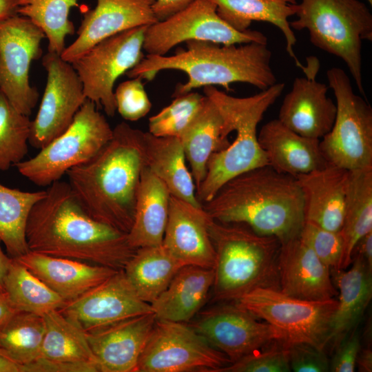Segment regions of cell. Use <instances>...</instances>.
<instances>
[{"label":"cell","mask_w":372,"mask_h":372,"mask_svg":"<svg viewBox=\"0 0 372 372\" xmlns=\"http://www.w3.org/2000/svg\"><path fill=\"white\" fill-rule=\"evenodd\" d=\"M29 251L123 270L136 249L123 233L92 218L68 182L48 187L32 208L25 231Z\"/></svg>","instance_id":"cell-1"},{"label":"cell","mask_w":372,"mask_h":372,"mask_svg":"<svg viewBox=\"0 0 372 372\" xmlns=\"http://www.w3.org/2000/svg\"><path fill=\"white\" fill-rule=\"evenodd\" d=\"M144 134L125 122L90 160L69 169L68 183L94 219L128 234L145 166Z\"/></svg>","instance_id":"cell-2"},{"label":"cell","mask_w":372,"mask_h":372,"mask_svg":"<svg viewBox=\"0 0 372 372\" xmlns=\"http://www.w3.org/2000/svg\"><path fill=\"white\" fill-rule=\"evenodd\" d=\"M201 205L216 221L245 225L281 243L299 237L305 221L303 192L296 177L269 165L229 179Z\"/></svg>","instance_id":"cell-3"},{"label":"cell","mask_w":372,"mask_h":372,"mask_svg":"<svg viewBox=\"0 0 372 372\" xmlns=\"http://www.w3.org/2000/svg\"><path fill=\"white\" fill-rule=\"evenodd\" d=\"M187 49L172 56L147 54L127 72L130 78L151 81L164 70L183 71L188 79L176 87L174 97L209 85L231 90L230 84L245 83L264 90L276 83L267 43L251 42L222 45L209 41H188Z\"/></svg>","instance_id":"cell-4"},{"label":"cell","mask_w":372,"mask_h":372,"mask_svg":"<svg viewBox=\"0 0 372 372\" xmlns=\"http://www.w3.org/2000/svg\"><path fill=\"white\" fill-rule=\"evenodd\" d=\"M285 83H276L247 97H234L215 86L203 87L204 94L218 107L223 118V135L236 132L234 141L213 153L207 163L206 176L196 189L200 203L213 198L229 179L256 167L268 165L265 153L258 141L257 126L268 108L282 94Z\"/></svg>","instance_id":"cell-5"},{"label":"cell","mask_w":372,"mask_h":372,"mask_svg":"<svg viewBox=\"0 0 372 372\" xmlns=\"http://www.w3.org/2000/svg\"><path fill=\"white\" fill-rule=\"evenodd\" d=\"M208 232L215 250L213 300L236 301L257 288L280 290L278 258L281 242L238 223L210 216Z\"/></svg>","instance_id":"cell-6"},{"label":"cell","mask_w":372,"mask_h":372,"mask_svg":"<svg viewBox=\"0 0 372 372\" xmlns=\"http://www.w3.org/2000/svg\"><path fill=\"white\" fill-rule=\"evenodd\" d=\"M292 30H307L316 48L342 60L364 98L362 45L372 41V14L358 0H302Z\"/></svg>","instance_id":"cell-7"},{"label":"cell","mask_w":372,"mask_h":372,"mask_svg":"<svg viewBox=\"0 0 372 372\" xmlns=\"http://www.w3.org/2000/svg\"><path fill=\"white\" fill-rule=\"evenodd\" d=\"M112 136V128L105 117L95 103L87 99L65 132L15 167L32 183L48 187L69 169L93 157Z\"/></svg>","instance_id":"cell-8"},{"label":"cell","mask_w":372,"mask_h":372,"mask_svg":"<svg viewBox=\"0 0 372 372\" xmlns=\"http://www.w3.org/2000/svg\"><path fill=\"white\" fill-rule=\"evenodd\" d=\"M327 76L337 111L331 130L320 141L322 152L329 163L347 170L372 167V108L354 92L344 70L331 68Z\"/></svg>","instance_id":"cell-9"},{"label":"cell","mask_w":372,"mask_h":372,"mask_svg":"<svg viewBox=\"0 0 372 372\" xmlns=\"http://www.w3.org/2000/svg\"><path fill=\"white\" fill-rule=\"evenodd\" d=\"M236 302L257 318L279 329L285 346L307 343L324 350L330 342L331 322L338 301L306 300L285 295L280 290L257 288Z\"/></svg>","instance_id":"cell-10"},{"label":"cell","mask_w":372,"mask_h":372,"mask_svg":"<svg viewBox=\"0 0 372 372\" xmlns=\"http://www.w3.org/2000/svg\"><path fill=\"white\" fill-rule=\"evenodd\" d=\"M147 25L134 28L94 45L72 65L83 86L85 97L101 105L107 115L116 111V81L143 58V41Z\"/></svg>","instance_id":"cell-11"},{"label":"cell","mask_w":372,"mask_h":372,"mask_svg":"<svg viewBox=\"0 0 372 372\" xmlns=\"http://www.w3.org/2000/svg\"><path fill=\"white\" fill-rule=\"evenodd\" d=\"M188 41L226 45L267 43L266 36L259 31H238L230 26L219 17L216 6L210 0H194L167 19L147 26L143 48L147 54L162 56L176 45Z\"/></svg>","instance_id":"cell-12"},{"label":"cell","mask_w":372,"mask_h":372,"mask_svg":"<svg viewBox=\"0 0 372 372\" xmlns=\"http://www.w3.org/2000/svg\"><path fill=\"white\" fill-rule=\"evenodd\" d=\"M231 363L190 326L156 320L135 372H216Z\"/></svg>","instance_id":"cell-13"},{"label":"cell","mask_w":372,"mask_h":372,"mask_svg":"<svg viewBox=\"0 0 372 372\" xmlns=\"http://www.w3.org/2000/svg\"><path fill=\"white\" fill-rule=\"evenodd\" d=\"M44 38L43 31L25 17L16 14L0 21V92L28 116L39 96L30 83V69L42 54Z\"/></svg>","instance_id":"cell-14"},{"label":"cell","mask_w":372,"mask_h":372,"mask_svg":"<svg viewBox=\"0 0 372 372\" xmlns=\"http://www.w3.org/2000/svg\"><path fill=\"white\" fill-rule=\"evenodd\" d=\"M42 65L47 72V81L37 114L31 121L29 137V143L39 149L68 129L87 99L72 63L48 52L42 59Z\"/></svg>","instance_id":"cell-15"},{"label":"cell","mask_w":372,"mask_h":372,"mask_svg":"<svg viewBox=\"0 0 372 372\" xmlns=\"http://www.w3.org/2000/svg\"><path fill=\"white\" fill-rule=\"evenodd\" d=\"M258 319L235 302L205 311L189 326L234 362L275 342H284L279 329Z\"/></svg>","instance_id":"cell-16"},{"label":"cell","mask_w":372,"mask_h":372,"mask_svg":"<svg viewBox=\"0 0 372 372\" xmlns=\"http://www.w3.org/2000/svg\"><path fill=\"white\" fill-rule=\"evenodd\" d=\"M85 331L133 316L153 313L141 300L123 270H118L59 310Z\"/></svg>","instance_id":"cell-17"},{"label":"cell","mask_w":372,"mask_h":372,"mask_svg":"<svg viewBox=\"0 0 372 372\" xmlns=\"http://www.w3.org/2000/svg\"><path fill=\"white\" fill-rule=\"evenodd\" d=\"M319 66L316 57L307 58V65L301 67L306 77L295 79L278 119L301 136L320 140L331 130L337 107L327 96V85L316 81Z\"/></svg>","instance_id":"cell-18"},{"label":"cell","mask_w":372,"mask_h":372,"mask_svg":"<svg viewBox=\"0 0 372 372\" xmlns=\"http://www.w3.org/2000/svg\"><path fill=\"white\" fill-rule=\"evenodd\" d=\"M155 0H96L83 14L77 37L61 57L72 63L100 41L123 31L158 21L152 10Z\"/></svg>","instance_id":"cell-19"},{"label":"cell","mask_w":372,"mask_h":372,"mask_svg":"<svg viewBox=\"0 0 372 372\" xmlns=\"http://www.w3.org/2000/svg\"><path fill=\"white\" fill-rule=\"evenodd\" d=\"M156 321L149 313L86 331L100 372H135Z\"/></svg>","instance_id":"cell-20"},{"label":"cell","mask_w":372,"mask_h":372,"mask_svg":"<svg viewBox=\"0 0 372 372\" xmlns=\"http://www.w3.org/2000/svg\"><path fill=\"white\" fill-rule=\"evenodd\" d=\"M209 218L202 207L171 195L162 245L185 265L214 269L215 250L208 232Z\"/></svg>","instance_id":"cell-21"},{"label":"cell","mask_w":372,"mask_h":372,"mask_svg":"<svg viewBox=\"0 0 372 372\" xmlns=\"http://www.w3.org/2000/svg\"><path fill=\"white\" fill-rule=\"evenodd\" d=\"M280 291L306 300L334 298L331 269L299 237L281 243L278 258Z\"/></svg>","instance_id":"cell-22"},{"label":"cell","mask_w":372,"mask_h":372,"mask_svg":"<svg viewBox=\"0 0 372 372\" xmlns=\"http://www.w3.org/2000/svg\"><path fill=\"white\" fill-rule=\"evenodd\" d=\"M14 259L66 302L77 298L118 271L30 251Z\"/></svg>","instance_id":"cell-23"},{"label":"cell","mask_w":372,"mask_h":372,"mask_svg":"<svg viewBox=\"0 0 372 372\" xmlns=\"http://www.w3.org/2000/svg\"><path fill=\"white\" fill-rule=\"evenodd\" d=\"M268 165L278 172L296 176L325 167L320 139L301 136L278 118L265 123L258 134Z\"/></svg>","instance_id":"cell-24"},{"label":"cell","mask_w":372,"mask_h":372,"mask_svg":"<svg viewBox=\"0 0 372 372\" xmlns=\"http://www.w3.org/2000/svg\"><path fill=\"white\" fill-rule=\"evenodd\" d=\"M348 171L328 163L295 176L303 192L305 220L327 230H341Z\"/></svg>","instance_id":"cell-25"},{"label":"cell","mask_w":372,"mask_h":372,"mask_svg":"<svg viewBox=\"0 0 372 372\" xmlns=\"http://www.w3.org/2000/svg\"><path fill=\"white\" fill-rule=\"evenodd\" d=\"M214 280V269L185 265L151 307L156 320L186 322L205 304Z\"/></svg>","instance_id":"cell-26"},{"label":"cell","mask_w":372,"mask_h":372,"mask_svg":"<svg viewBox=\"0 0 372 372\" xmlns=\"http://www.w3.org/2000/svg\"><path fill=\"white\" fill-rule=\"evenodd\" d=\"M351 264L347 271H331L339 290L331 322L330 342L334 347L358 327L372 298V269L358 254H353Z\"/></svg>","instance_id":"cell-27"},{"label":"cell","mask_w":372,"mask_h":372,"mask_svg":"<svg viewBox=\"0 0 372 372\" xmlns=\"http://www.w3.org/2000/svg\"><path fill=\"white\" fill-rule=\"evenodd\" d=\"M170 196L165 185L144 166L137 190L134 221L127 234L133 247L162 244Z\"/></svg>","instance_id":"cell-28"},{"label":"cell","mask_w":372,"mask_h":372,"mask_svg":"<svg viewBox=\"0 0 372 372\" xmlns=\"http://www.w3.org/2000/svg\"><path fill=\"white\" fill-rule=\"evenodd\" d=\"M144 159L145 166L165 185L170 195L202 207L196 196L195 183L187 167L179 138L145 132Z\"/></svg>","instance_id":"cell-29"},{"label":"cell","mask_w":372,"mask_h":372,"mask_svg":"<svg viewBox=\"0 0 372 372\" xmlns=\"http://www.w3.org/2000/svg\"><path fill=\"white\" fill-rule=\"evenodd\" d=\"M223 118L214 103L205 95L203 102L180 135L196 189L203 181L210 156L227 148L230 143L223 135Z\"/></svg>","instance_id":"cell-30"},{"label":"cell","mask_w":372,"mask_h":372,"mask_svg":"<svg viewBox=\"0 0 372 372\" xmlns=\"http://www.w3.org/2000/svg\"><path fill=\"white\" fill-rule=\"evenodd\" d=\"M216 6L219 17L238 31L249 29L253 21L268 22L276 26L286 41V50L297 66L302 64L296 58L293 47L297 41L290 26L289 17L296 14V0H210Z\"/></svg>","instance_id":"cell-31"},{"label":"cell","mask_w":372,"mask_h":372,"mask_svg":"<svg viewBox=\"0 0 372 372\" xmlns=\"http://www.w3.org/2000/svg\"><path fill=\"white\" fill-rule=\"evenodd\" d=\"M372 231V167L348 171L342 227L344 253L340 269L352 262L358 240Z\"/></svg>","instance_id":"cell-32"},{"label":"cell","mask_w":372,"mask_h":372,"mask_svg":"<svg viewBox=\"0 0 372 372\" xmlns=\"http://www.w3.org/2000/svg\"><path fill=\"white\" fill-rule=\"evenodd\" d=\"M185 265L161 244L136 249L123 270L138 297L151 304Z\"/></svg>","instance_id":"cell-33"},{"label":"cell","mask_w":372,"mask_h":372,"mask_svg":"<svg viewBox=\"0 0 372 372\" xmlns=\"http://www.w3.org/2000/svg\"><path fill=\"white\" fill-rule=\"evenodd\" d=\"M3 292L16 312H28L43 316L59 310L67 302L12 258L4 279Z\"/></svg>","instance_id":"cell-34"},{"label":"cell","mask_w":372,"mask_h":372,"mask_svg":"<svg viewBox=\"0 0 372 372\" xmlns=\"http://www.w3.org/2000/svg\"><path fill=\"white\" fill-rule=\"evenodd\" d=\"M45 190L25 192L0 184V240L12 258L29 251L25 231L30 211Z\"/></svg>","instance_id":"cell-35"},{"label":"cell","mask_w":372,"mask_h":372,"mask_svg":"<svg viewBox=\"0 0 372 372\" xmlns=\"http://www.w3.org/2000/svg\"><path fill=\"white\" fill-rule=\"evenodd\" d=\"M43 317L45 331L40 357L56 361L93 362L98 364L82 328L59 310L50 311Z\"/></svg>","instance_id":"cell-36"},{"label":"cell","mask_w":372,"mask_h":372,"mask_svg":"<svg viewBox=\"0 0 372 372\" xmlns=\"http://www.w3.org/2000/svg\"><path fill=\"white\" fill-rule=\"evenodd\" d=\"M77 0H18L17 14L28 18L41 29L48 39V52L61 56L68 35L74 33L70 20V10Z\"/></svg>","instance_id":"cell-37"},{"label":"cell","mask_w":372,"mask_h":372,"mask_svg":"<svg viewBox=\"0 0 372 372\" xmlns=\"http://www.w3.org/2000/svg\"><path fill=\"white\" fill-rule=\"evenodd\" d=\"M45 327L43 317L16 312L0 326V350L21 366L41 356Z\"/></svg>","instance_id":"cell-38"},{"label":"cell","mask_w":372,"mask_h":372,"mask_svg":"<svg viewBox=\"0 0 372 372\" xmlns=\"http://www.w3.org/2000/svg\"><path fill=\"white\" fill-rule=\"evenodd\" d=\"M31 120L18 111L0 92V170L24 160L28 153Z\"/></svg>","instance_id":"cell-39"},{"label":"cell","mask_w":372,"mask_h":372,"mask_svg":"<svg viewBox=\"0 0 372 372\" xmlns=\"http://www.w3.org/2000/svg\"><path fill=\"white\" fill-rule=\"evenodd\" d=\"M205 95L190 92L175 97L159 112L149 118V132L156 136L179 137L199 110Z\"/></svg>","instance_id":"cell-40"},{"label":"cell","mask_w":372,"mask_h":372,"mask_svg":"<svg viewBox=\"0 0 372 372\" xmlns=\"http://www.w3.org/2000/svg\"><path fill=\"white\" fill-rule=\"evenodd\" d=\"M299 238L331 270L340 269L344 253V240L340 231L327 230L305 220Z\"/></svg>","instance_id":"cell-41"},{"label":"cell","mask_w":372,"mask_h":372,"mask_svg":"<svg viewBox=\"0 0 372 372\" xmlns=\"http://www.w3.org/2000/svg\"><path fill=\"white\" fill-rule=\"evenodd\" d=\"M271 349L254 351L216 372H289L288 351L282 342H275Z\"/></svg>","instance_id":"cell-42"},{"label":"cell","mask_w":372,"mask_h":372,"mask_svg":"<svg viewBox=\"0 0 372 372\" xmlns=\"http://www.w3.org/2000/svg\"><path fill=\"white\" fill-rule=\"evenodd\" d=\"M120 83L114 91L116 111L127 121H136L146 116L152 103L142 79L131 78Z\"/></svg>","instance_id":"cell-43"},{"label":"cell","mask_w":372,"mask_h":372,"mask_svg":"<svg viewBox=\"0 0 372 372\" xmlns=\"http://www.w3.org/2000/svg\"><path fill=\"white\" fill-rule=\"evenodd\" d=\"M287 349L291 370L295 372H327L329 362L324 351L307 343H292Z\"/></svg>","instance_id":"cell-44"},{"label":"cell","mask_w":372,"mask_h":372,"mask_svg":"<svg viewBox=\"0 0 372 372\" xmlns=\"http://www.w3.org/2000/svg\"><path fill=\"white\" fill-rule=\"evenodd\" d=\"M336 347L337 351L329 363V371L353 372L361 349L360 336L357 327Z\"/></svg>","instance_id":"cell-45"},{"label":"cell","mask_w":372,"mask_h":372,"mask_svg":"<svg viewBox=\"0 0 372 372\" xmlns=\"http://www.w3.org/2000/svg\"><path fill=\"white\" fill-rule=\"evenodd\" d=\"M21 372H100V369L93 362L56 361L39 357L22 365Z\"/></svg>","instance_id":"cell-46"},{"label":"cell","mask_w":372,"mask_h":372,"mask_svg":"<svg viewBox=\"0 0 372 372\" xmlns=\"http://www.w3.org/2000/svg\"><path fill=\"white\" fill-rule=\"evenodd\" d=\"M194 0H155L153 12L158 21H163L186 8Z\"/></svg>","instance_id":"cell-47"},{"label":"cell","mask_w":372,"mask_h":372,"mask_svg":"<svg viewBox=\"0 0 372 372\" xmlns=\"http://www.w3.org/2000/svg\"><path fill=\"white\" fill-rule=\"evenodd\" d=\"M353 254H360L366 260L369 268L372 269V231L366 234L358 240L354 247Z\"/></svg>","instance_id":"cell-48"},{"label":"cell","mask_w":372,"mask_h":372,"mask_svg":"<svg viewBox=\"0 0 372 372\" xmlns=\"http://www.w3.org/2000/svg\"><path fill=\"white\" fill-rule=\"evenodd\" d=\"M15 313L6 293L0 290V326Z\"/></svg>","instance_id":"cell-49"},{"label":"cell","mask_w":372,"mask_h":372,"mask_svg":"<svg viewBox=\"0 0 372 372\" xmlns=\"http://www.w3.org/2000/svg\"><path fill=\"white\" fill-rule=\"evenodd\" d=\"M356 364L358 365L360 371H372V351L371 349H360Z\"/></svg>","instance_id":"cell-50"},{"label":"cell","mask_w":372,"mask_h":372,"mask_svg":"<svg viewBox=\"0 0 372 372\" xmlns=\"http://www.w3.org/2000/svg\"><path fill=\"white\" fill-rule=\"evenodd\" d=\"M18 0H0V21L17 14Z\"/></svg>","instance_id":"cell-51"},{"label":"cell","mask_w":372,"mask_h":372,"mask_svg":"<svg viewBox=\"0 0 372 372\" xmlns=\"http://www.w3.org/2000/svg\"><path fill=\"white\" fill-rule=\"evenodd\" d=\"M0 372H21V365L6 356L1 350Z\"/></svg>","instance_id":"cell-52"},{"label":"cell","mask_w":372,"mask_h":372,"mask_svg":"<svg viewBox=\"0 0 372 372\" xmlns=\"http://www.w3.org/2000/svg\"><path fill=\"white\" fill-rule=\"evenodd\" d=\"M1 242V240H0ZM12 258L5 254L0 246V290L3 291V282Z\"/></svg>","instance_id":"cell-53"},{"label":"cell","mask_w":372,"mask_h":372,"mask_svg":"<svg viewBox=\"0 0 372 372\" xmlns=\"http://www.w3.org/2000/svg\"><path fill=\"white\" fill-rule=\"evenodd\" d=\"M368 3L371 6L372 5V0H366Z\"/></svg>","instance_id":"cell-54"}]
</instances>
